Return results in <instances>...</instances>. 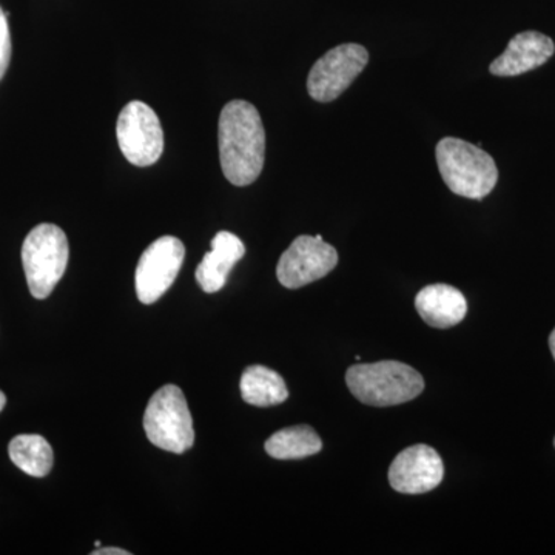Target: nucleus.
I'll return each instance as SVG.
<instances>
[{
    "label": "nucleus",
    "instance_id": "20e7f679",
    "mask_svg": "<svg viewBox=\"0 0 555 555\" xmlns=\"http://www.w3.org/2000/svg\"><path fill=\"white\" fill-rule=\"evenodd\" d=\"M68 258L67 235L57 225L39 224L28 233L22 246V264L33 297H50L67 270Z\"/></svg>",
    "mask_w": 555,
    "mask_h": 555
},
{
    "label": "nucleus",
    "instance_id": "39448f33",
    "mask_svg": "<svg viewBox=\"0 0 555 555\" xmlns=\"http://www.w3.org/2000/svg\"><path fill=\"white\" fill-rule=\"evenodd\" d=\"M144 429L156 448L184 454L195 443V429L188 400L178 386L160 387L150 398L144 414Z\"/></svg>",
    "mask_w": 555,
    "mask_h": 555
},
{
    "label": "nucleus",
    "instance_id": "f257e3e1",
    "mask_svg": "<svg viewBox=\"0 0 555 555\" xmlns=\"http://www.w3.org/2000/svg\"><path fill=\"white\" fill-rule=\"evenodd\" d=\"M218 142L222 173L230 184H254L266 160V130L257 107L243 100L225 104L219 115Z\"/></svg>",
    "mask_w": 555,
    "mask_h": 555
},
{
    "label": "nucleus",
    "instance_id": "412c9836",
    "mask_svg": "<svg viewBox=\"0 0 555 555\" xmlns=\"http://www.w3.org/2000/svg\"><path fill=\"white\" fill-rule=\"evenodd\" d=\"M554 447H555V440H554Z\"/></svg>",
    "mask_w": 555,
    "mask_h": 555
},
{
    "label": "nucleus",
    "instance_id": "2eb2a0df",
    "mask_svg": "<svg viewBox=\"0 0 555 555\" xmlns=\"http://www.w3.org/2000/svg\"><path fill=\"white\" fill-rule=\"evenodd\" d=\"M264 448L272 459L299 460L318 454L323 449V441L310 426H292L273 434Z\"/></svg>",
    "mask_w": 555,
    "mask_h": 555
},
{
    "label": "nucleus",
    "instance_id": "ddd939ff",
    "mask_svg": "<svg viewBox=\"0 0 555 555\" xmlns=\"http://www.w3.org/2000/svg\"><path fill=\"white\" fill-rule=\"evenodd\" d=\"M415 308L429 326L449 328L462 323L467 302L459 288L448 284H430L416 295Z\"/></svg>",
    "mask_w": 555,
    "mask_h": 555
},
{
    "label": "nucleus",
    "instance_id": "f03ea898",
    "mask_svg": "<svg viewBox=\"0 0 555 555\" xmlns=\"http://www.w3.org/2000/svg\"><path fill=\"white\" fill-rule=\"evenodd\" d=\"M436 158L444 184L463 198L483 199L499 181L494 158L463 139H441L437 144Z\"/></svg>",
    "mask_w": 555,
    "mask_h": 555
},
{
    "label": "nucleus",
    "instance_id": "4468645a",
    "mask_svg": "<svg viewBox=\"0 0 555 555\" xmlns=\"http://www.w3.org/2000/svg\"><path fill=\"white\" fill-rule=\"evenodd\" d=\"M241 396L251 406L269 408L284 403L288 397L286 383L273 369L255 364L241 377Z\"/></svg>",
    "mask_w": 555,
    "mask_h": 555
},
{
    "label": "nucleus",
    "instance_id": "f8f14e48",
    "mask_svg": "<svg viewBox=\"0 0 555 555\" xmlns=\"http://www.w3.org/2000/svg\"><path fill=\"white\" fill-rule=\"evenodd\" d=\"M246 255L243 241L232 232H219L211 240V250L196 269V281L206 294H217L228 283L236 262Z\"/></svg>",
    "mask_w": 555,
    "mask_h": 555
},
{
    "label": "nucleus",
    "instance_id": "f3484780",
    "mask_svg": "<svg viewBox=\"0 0 555 555\" xmlns=\"http://www.w3.org/2000/svg\"><path fill=\"white\" fill-rule=\"evenodd\" d=\"M9 14L0 7V80L5 76L11 61V35Z\"/></svg>",
    "mask_w": 555,
    "mask_h": 555
},
{
    "label": "nucleus",
    "instance_id": "423d86ee",
    "mask_svg": "<svg viewBox=\"0 0 555 555\" xmlns=\"http://www.w3.org/2000/svg\"><path fill=\"white\" fill-rule=\"evenodd\" d=\"M116 137L120 152L130 164L150 167L164 152V131L155 109L142 101H131L119 113Z\"/></svg>",
    "mask_w": 555,
    "mask_h": 555
},
{
    "label": "nucleus",
    "instance_id": "6e6552de",
    "mask_svg": "<svg viewBox=\"0 0 555 555\" xmlns=\"http://www.w3.org/2000/svg\"><path fill=\"white\" fill-rule=\"evenodd\" d=\"M184 258V244L175 236H160L145 248L134 273L137 295L142 305H153L173 286Z\"/></svg>",
    "mask_w": 555,
    "mask_h": 555
},
{
    "label": "nucleus",
    "instance_id": "a211bd4d",
    "mask_svg": "<svg viewBox=\"0 0 555 555\" xmlns=\"http://www.w3.org/2000/svg\"><path fill=\"white\" fill-rule=\"evenodd\" d=\"M91 555H130L129 551L120 550V547H101L93 551Z\"/></svg>",
    "mask_w": 555,
    "mask_h": 555
},
{
    "label": "nucleus",
    "instance_id": "6ab92c4d",
    "mask_svg": "<svg viewBox=\"0 0 555 555\" xmlns=\"http://www.w3.org/2000/svg\"><path fill=\"white\" fill-rule=\"evenodd\" d=\"M550 347H551V352H553V357L555 360V328L553 331V334H551V337H550Z\"/></svg>",
    "mask_w": 555,
    "mask_h": 555
},
{
    "label": "nucleus",
    "instance_id": "9d476101",
    "mask_svg": "<svg viewBox=\"0 0 555 555\" xmlns=\"http://www.w3.org/2000/svg\"><path fill=\"white\" fill-rule=\"evenodd\" d=\"M444 465L436 449L415 444L401 451L389 469V483L401 494H426L441 483Z\"/></svg>",
    "mask_w": 555,
    "mask_h": 555
},
{
    "label": "nucleus",
    "instance_id": "9b49d317",
    "mask_svg": "<svg viewBox=\"0 0 555 555\" xmlns=\"http://www.w3.org/2000/svg\"><path fill=\"white\" fill-rule=\"evenodd\" d=\"M555 46L553 39L539 31L518 33L509 40V46L491 65L489 72L500 78L524 75L542 67L553 57Z\"/></svg>",
    "mask_w": 555,
    "mask_h": 555
},
{
    "label": "nucleus",
    "instance_id": "0eeeda50",
    "mask_svg": "<svg viewBox=\"0 0 555 555\" xmlns=\"http://www.w3.org/2000/svg\"><path fill=\"white\" fill-rule=\"evenodd\" d=\"M367 62L369 51L358 43H343L328 50L310 69V98L324 104L337 100L366 68Z\"/></svg>",
    "mask_w": 555,
    "mask_h": 555
},
{
    "label": "nucleus",
    "instance_id": "7ed1b4c3",
    "mask_svg": "<svg viewBox=\"0 0 555 555\" xmlns=\"http://www.w3.org/2000/svg\"><path fill=\"white\" fill-rule=\"evenodd\" d=\"M350 392L369 406L387 408L408 403L425 389V379L400 361L356 364L346 372Z\"/></svg>",
    "mask_w": 555,
    "mask_h": 555
},
{
    "label": "nucleus",
    "instance_id": "dca6fc26",
    "mask_svg": "<svg viewBox=\"0 0 555 555\" xmlns=\"http://www.w3.org/2000/svg\"><path fill=\"white\" fill-rule=\"evenodd\" d=\"M11 462L27 476L42 478L49 476L54 455L49 441L40 436H17L9 447Z\"/></svg>",
    "mask_w": 555,
    "mask_h": 555
},
{
    "label": "nucleus",
    "instance_id": "aec40b11",
    "mask_svg": "<svg viewBox=\"0 0 555 555\" xmlns=\"http://www.w3.org/2000/svg\"><path fill=\"white\" fill-rule=\"evenodd\" d=\"M5 404H7L5 393H3L2 390H0V412L3 411V408H5Z\"/></svg>",
    "mask_w": 555,
    "mask_h": 555
},
{
    "label": "nucleus",
    "instance_id": "1a4fd4ad",
    "mask_svg": "<svg viewBox=\"0 0 555 555\" xmlns=\"http://www.w3.org/2000/svg\"><path fill=\"white\" fill-rule=\"evenodd\" d=\"M337 264V250L323 236L301 235L281 255L276 276L284 287L299 288L328 275Z\"/></svg>",
    "mask_w": 555,
    "mask_h": 555
}]
</instances>
